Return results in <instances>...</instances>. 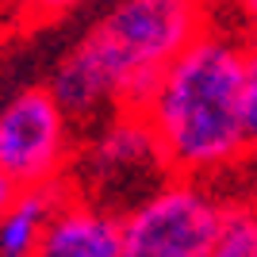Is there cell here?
<instances>
[{"instance_id":"cell-1","label":"cell","mask_w":257,"mask_h":257,"mask_svg":"<svg viewBox=\"0 0 257 257\" xmlns=\"http://www.w3.org/2000/svg\"><path fill=\"white\" fill-rule=\"evenodd\" d=\"M211 27V0H119L58 58L46 85L81 131L139 111L161 73Z\"/></svg>"},{"instance_id":"cell-2","label":"cell","mask_w":257,"mask_h":257,"mask_svg":"<svg viewBox=\"0 0 257 257\" xmlns=\"http://www.w3.org/2000/svg\"><path fill=\"white\" fill-rule=\"evenodd\" d=\"M246 65L249 43L238 31L207 27L161 73L139 107L154 127L177 177L219 181L242 173L246 146Z\"/></svg>"},{"instance_id":"cell-3","label":"cell","mask_w":257,"mask_h":257,"mask_svg":"<svg viewBox=\"0 0 257 257\" xmlns=\"http://www.w3.org/2000/svg\"><path fill=\"white\" fill-rule=\"evenodd\" d=\"M177 177L142 111H115L104 123L81 131L69 184L77 196L127 215L154 188Z\"/></svg>"},{"instance_id":"cell-4","label":"cell","mask_w":257,"mask_h":257,"mask_svg":"<svg viewBox=\"0 0 257 257\" xmlns=\"http://www.w3.org/2000/svg\"><path fill=\"white\" fill-rule=\"evenodd\" d=\"M81 127L62 107L50 85L12 92L0 111V181L4 192L65 181L73 169Z\"/></svg>"},{"instance_id":"cell-5","label":"cell","mask_w":257,"mask_h":257,"mask_svg":"<svg viewBox=\"0 0 257 257\" xmlns=\"http://www.w3.org/2000/svg\"><path fill=\"white\" fill-rule=\"evenodd\" d=\"M226 215L215 181L169 177L123 215V257H211Z\"/></svg>"},{"instance_id":"cell-6","label":"cell","mask_w":257,"mask_h":257,"mask_svg":"<svg viewBox=\"0 0 257 257\" xmlns=\"http://www.w3.org/2000/svg\"><path fill=\"white\" fill-rule=\"evenodd\" d=\"M35 257H123V215L85 196H69Z\"/></svg>"},{"instance_id":"cell-7","label":"cell","mask_w":257,"mask_h":257,"mask_svg":"<svg viewBox=\"0 0 257 257\" xmlns=\"http://www.w3.org/2000/svg\"><path fill=\"white\" fill-rule=\"evenodd\" d=\"M73 196L69 177L35 188H16L4 192V211H0V257H35L43 234L50 230L54 215Z\"/></svg>"},{"instance_id":"cell-8","label":"cell","mask_w":257,"mask_h":257,"mask_svg":"<svg viewBox=\"0 0 257 257\" xmlns=\"http://www.w3.org/2000/svg\"><path fill=\"white\" fill-rule=\"evenodd\" d=\"M211 257H257V207L246 192H226V215L215 234Z\"/></svg>"},{"instance_id":"cell-9","label":"cell","mask_w":257,"mask_h":257,"mask_svg":"<svg viewBox=\"0 0 257 257\" xmlns=\"http://www.w3.org/2000/svg\"><path fill=\"white\" fill-rule=\"evenodd\" d=\"M77 4H85V0H20V8L8 23L16 31H35V27H46V23L69 16Z\"/></svg>"},{"instance_id":"cell-10","label":"cell","mask_w":257,"mask_h":257,"mask_svg":"<svg viewBox=\"0 0 257 257\" xmlns=\"http://www.w3.org/2000/svg\"><path fill=\"white\" fill-rule=\"evenodd\" d=\"M242 115H246V146H249V161H257V46H253V43H249L246 100H242Z\"/></svg>"},{"instance_id":"cell-11","label":"cell","mask_w":257,"mask_h":257,"mask_svg":"<svg viewBox=\"0 0 257 257\" xmlns=\"http://www.w3.org/2000/svg\"><path fill=\"white\" fill-rule=\"evenodd\" d=\"M230 8H234V20H238L234 31H242V39L257 46V0H230Z\"/></svg>"},{"instance_id":"cell-12","label":"cell","mask_w":257,"mask_h":257,"mask_svg":"<svg viewBox=\"0 0 257 257\" xmlns=\"http://www.w3.org/2000/svg\"><path fill=\"white\" fill-rule=\"evenodd\" d=\"M242 169H246V188H242V192H246L249 200H253V207H257V161H246Z\"/></svg>"},{"instance_id":"cell-13","label":"cell","mask_w":257,"mask_h":257,"mask_svg":"<svg viewBox=\"0 0 257 257\" xmlns=\"http://www.w3.org/2000/svg\"><path fill=\"white\" fill-rule=\"evenodd\" d=\"M16 8H20V0H4V12H8V20L16 16Z\"/></svg>"}]
</instances>
